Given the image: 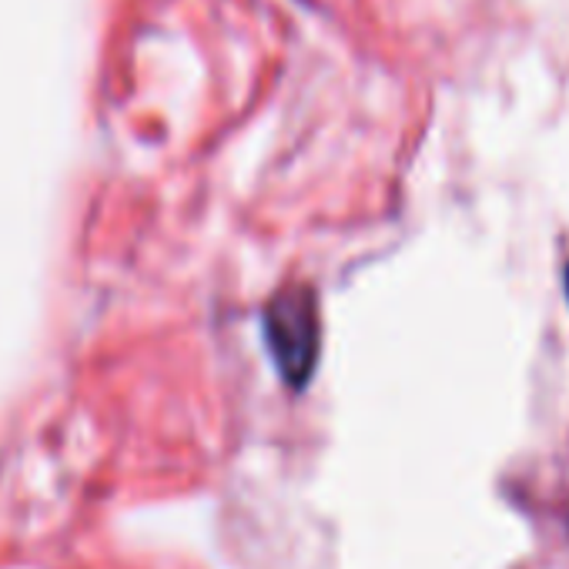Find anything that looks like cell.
<instances>
[{"mask_svg": "<svg viewBox=\"0 0 569 569\" xmlns=\"http://www.w3.org/2000/svg\"><path fill=\"white\" fill-rule=\"evenodd\" d=\"M264 339L284 382L302 386L319 359V312L312 292L289 289L264 309Z\"/></svg>", "mask_w": 569, "mask_h": 569, "instance_id": "cell-1", "label": "cell"}, {"mask_svg": "<svg viewBox=\"0 0 569 569\" xmlns=\"http://www.w3.org/2000/svg\"><path fill=\"white\" fill-rule=\"evenodd\" d=\"M566 299H569V264H566Z\"/></svg>", "mask_w": 569, "mask_h": 569, "instance_id": "cell-2", "label": "cell"}]
</instances>
